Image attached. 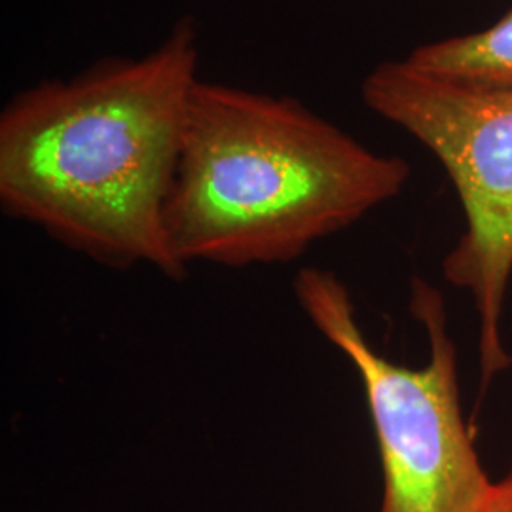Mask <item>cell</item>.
Segmentation results:
<instances>
[{
    "label": "cell",
    "mask_w": 512,
    "mask_h": 512,
    "mask_svg": "<svg viewBox=\"0 0 512 512\" xmlns=\"http://www.w3.org/2000/svg\"><path fill=\"white\" fill-rule=\"evenodd\" d=\"M196 71L186 18L148 54L12 97L0 114L2 211L93 262L183 279L165 211Z\"/></svg>",
    "instance_id": "obj_1"
},
{
    "label": "cell",
    "mask_w": 512,
    "mask_h": 512,
    "mask_svg": "<svg viewBox=\"0 0 512 512\" xmlns=\"http://www.w3.org/2000/svg\"><path fill=\"white\" fill-rule=\"evenodd\" d=\"M406 59L427 73L512 90V12L471 35L418 46Z\"/></svg>",
    "instance_id": "obj_5"
},
{
    "label": "cell",
    "mask_w": 512,
    "mask_h": 512,
    "mask_svg": "<svg viewBox=\"0 0 512 512\" xmlns=\"http://www.w3.org/2000/svg\"><path fill=\"white\" fill-rule=\"evenodd\" d=\"M410 179L294 97L198 80L167 200L173 255L192 264H291L395 200Z\"/></svg>",
    "instance_id": "obj_2"
},
{
    "label": "cell",
    "mask_w": 512,
    "mask_h": 512,
    "mask_svg": "<svg viewBox=\"0 0 512 512\" xmlns=\"http://www.w3.org/2000/svg\"><path fill=\"white\" fill-rule=\"evenodd\" d=\"M482 512H512V473L494 482Z\"/></svg>",
    "instance_id": "obj_6"
},
{
    "label": "cell",
    "mask_w": 512,
    "mask_h": 512,
    "mask_svg": "<svg viewBox=\"0 0 512 512\" xmlns=\"http://www.w3.org/2000/svg\"><path fill=\"white\" fill-rule=\"evenodd\" d=\"M293 291L311 327L348 359L365 389L384 476L378 512L484 511L494 482L463 418L458 348L439 289L412 279L410 311L429 344L423 366L393 363L368 342L348 285L334 272L306 266Z\"/></svg>",
    "instance_id": "obj_3"
},
{
    "label": "cell",
    "mask_w": 512,
    "mask_h": 512,
    "mask_svg": "<svg viewBox=\"0 0 512 512\" xmlns=\"http://www.w3.org/2000/svg\"><path fill=\"white\" fill-rule=\"evenodd\" d=\"M366 107L427 148L458 192L465 230L442 262L448 283L473 296L482 384L511 368L503 308L512 279V90L385 61L363 82Z\"/></svg>",
    "instance_id": "obj_4"
}]
</instances>
